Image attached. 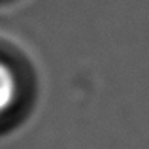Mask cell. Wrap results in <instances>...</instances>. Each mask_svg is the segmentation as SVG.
<instances>
[{
	"mask_svg": "<svg viewBox=\"0 0 149 149\" xmlns=\"http://www.w3.org/2000/svg\"><path fill=\"white\" fill-rule=\"evenodd\" d=\"M19 96V81L13 68L0 58V117L15 106Z\"/></svg>",
	"mask_w": 149,
	"mask_h": 149,
	"instance_id": "cell-1",
	"label": "cell"
}]
</instances>
